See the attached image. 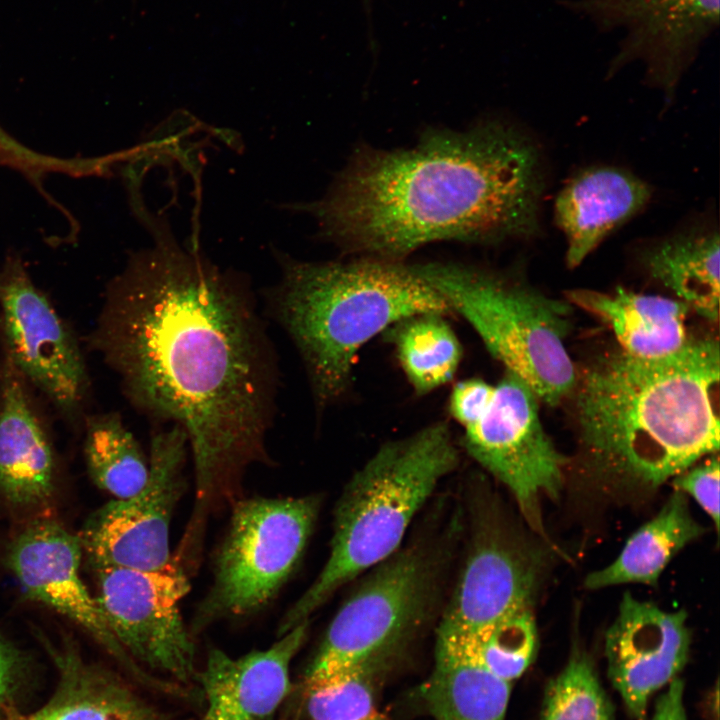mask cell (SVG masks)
Instances as JSON below:
<instances>
[{"mask_svg":"<svg viewBox=\"0 0 720 720\" xmlns=\"http://www.w3.org/2000/svg\"><path fill=\"white\" fill-rule=\"evenodd\" d=\"M153 244L110 284L96 349L131 404L187 435L196 483L188 528L232 501L252 464H272L280 372L248 281L182 246L167 219L141 209Z\"/></svg>","mask_w":720,"mask_h":720,"instance_id":"1","label":"cell"},{"mask_svg":"<svg viewBox=\"0 0 720 720\" xmlns=\"http://www.w3.org/2000/svg\"><path fill=\"white\" fill-rule=\"evenodd\" d=\"M543 168L523 131L484 120L464 132L430 130L410 149L359 147L321 200L282 207L312 214L343 251L403 261L434 241L535 236Z\"/></svg>","mask_w":720,"mask_h":720,"instance_id":"2","label":"cell"},{"mask_svg":"<svg viewBox=\"0 0 720 720\" xmlns=\"http://www.w3.org/2000/svg\"><path fill=\"white\" fill-rule=\"evenodd\" d=\"M717 338L692 337L678 351L640 358L620 348L577 372L574 415L589 468L645 490L719 449Z\"/></svg>","mask_w":720,"mask_h":720,"instance_id":"3","label":"cell"},{"mask_svg":"<svg viewBox=\"0 0 720 720\" xmlns=\"http://www.w3.org/2000/svg\"><path fill=\"white\" fill-rule=\"evenodd\" d=\"M273 251L281 276L268 289V306L295 344L320 408L346 392L356 355L374 336L413 315L451 312L403 261L316 263Z\"/></svg>","mask_w":720,"mask_h":720,"instance_id":"4","label":"cell"},{"mask_svg":"<svg viewBox=\"0 0 720 720\" xmlns=\"http://www.w3.org/2000/svg\"><path fill=\"white\" fill-rule=\"evenodd\" d=\"M458 461L444 422L383 444L346 484L334 511L326 563L283 616L279 635L307 621L338 589L400 549L414 517Z\"/></svg>","mask_w":720,"mask_h":720,"instance_id":"5","label":"cell"},{"mask_svg":"<svg viewBox=\"0 0 720 720\" xmlns=\"http://www.w3.org/2000/svg\"><path fill=\"white\" fill-rule=\"evenodd\" d=\"M477 332L489 353L554 406L571 394L577 370L565 347L571 304L518 279L451 263L414 265Z\"/></svg>","mask_w":720,"mask_h":720,"instance_id":"6","label":"cell"},{"mask_svg":"<svg viewBox=\"0 0 720 720\" xmlns=\"http://www.w3.org/2000/svg\"><path fill=\"white\" fill-rule=\"evenodd\" d=\"M233 504L212 585L194 613L193 633L253 614L276 595L303 554L320 501L316 496L257 497Z\"/></svg>","mask_w":720,"mask_h":720,"instance_id":"7","label":"cell"},{"mask_svg":"<svg viewBox=\"0 0 720 720\" xmlns=\"http://www.w3.org/2000/svg\"><path fill=\"white\" fill-rule=\"evenodd\" d=\"M439 559L424 545L398 549L368 571L331 620L306 686L360 666H382L426 620Z\"/></svg>","mask_w":720,"mask_h":720,"instance_id":"8","label":"cell"},{"mask_svg":"<svg viewBox=\"0 0 720 720\" xmlns=\"http://www.w3.org/2000/svg\"><path fill=\"white\" fill-rule=\"evenodd\" d=\"M540 400L506 371L477 422L464 428L470 456L509 489L531 528L543 535V496L556 499L564 482V457L544 430Z\"/></svg>","mask_w":720,"mask_h":720,"instance_id":"9","label":"cell"},{"mask_svg":"<svg viewBox=\"0 0 720 720\" xmlns=\"http://www.w3.org/2000/svg\"><path fill=\"white\" fill-rule=\"evenodd\" d=\"M93 567L97 604L121 646L135 661L188 683L196 671L195 647L180 612L190 590L185 564L175 555L155 570Z\"/></svg>","mask_w":720,"mask_h":720,"instance_id":"10","label":"cell"},{"mask_svg":"<svg viewBox=\"0 0 720 720\" xmlns=\"http://www.w3.org/2000/svg\"><path fill=\"white\" fill-rule=\"evenodd\" d=\"M188 452L180 426H155L144 487L130 498L108 502L84 526L80 541L93 566L155 570L170 561V525L185 489Z\"/></svg>","mask_w":720,"mask_h":720,"instance_id":"11","label":"cell"},{"mask_svg":"<svg viewBox=\"0 0 720 720\" xmlns=\"http://www.w3.org/2000/svg\"><path fill=\"white\" fill-rule=\"evenodd\" d=\"M601 31L616 32L607 73L640 64L646 81L674 93L719 26V0H563Z\"/></svg>","mask_w":720,"mask_h":720,"instance_id":"12","label":"cell"},{"mask_svg":"<svg viewBox=\"0 0 720 720\" xmlns=\"http://www.w3.org/2000/svg\"><path fill=\"white\" fill-rule=\"evenodd\" d=\"M0 311L7 358L66 416L83 401L87 376L79 347L19 258L0 269Z\"/></svg>","mask_w":720,"mask_h":720,"instance_id":"13","label":"cell"},{"mask_svg":"<svg viewBox=\"0 0 720 720\" xmlns=\"http://www.w3.org/2000/svg\"><path fill=\"white\" fill-rule=\"evenodd\" d=\"M438 632L472 639L506 616L532 607L542 560L495 520L478 518Z\"/></svg>","mask_w":720,"mask_h":720,"instance_id":"14","label":"cell"},{"mask_svg":"<svg viewBox=\"0 0 720 720\" xmlns=\"http://www.w3.org/2000/svg\"><path fill=\"white\" fill-rule=\"evenodd\" d=\"M81 546L80 539L58 523L40 520L10 543L6 560L29 598L80 625L141 684L168 693L171 683L143 670L109 629L80 578Z\"/></svg>","mask_w":720,"mask_h":720,"instance_id":"15","label":"cell"},{"mask_svg":"<svg viewBox=\"0 0 720 720\" xmlns=\"http://www.w3.org/2000/svg\"><path fill=\"white\" fill-rule=\"evenodd\" d=\"M690 643L684 610L623 595L606 632L605 656L609 679L634 719H645L651 696L683 669Z\"/></svg>","mask_w":720,"mask_h":720,"instance_id":"16","label":"cell"},{"mask_svg":"<svg viewBox=\"0 0 720 720\" xmlns=\"http://www.w3.org/2000/svg\"><path fill=\"white\" fill-rule=\"evenodd\" d=\"M308 627L309 621H304L268 649L238 658L210 649L203 670L196 674L207 701L201 720H264L271 716L290 691V664Z\"/></svg>","mask_w":720,"mask_h":720,"instance_id":"17","label":"cell"},{"mask_svg":"<svg viewBox=\"0 0 720 720\" xmlns=\"http://www.w3.org/2000/svg\"><path fill=\"white\" fill-rule=\"evenodd\" d=\"M25 382L6 357L0 368V492L13 507L30 509L51 498L55 461Z\"/></svg>","mask_w":720,"mask_h":720,"instance_id":"18","label":"cell"},{"mask_svg":"<svg viewBox=\"0 0 720 720\" xmlns=\"http://www.w3.org/2000/svg\"><path fill=\"white\" fill-rule=\"evenodd\" d=\"M651 195L646 182L615 167H592L572 177L554 205L556 224L567 243V266L581 264L605 237L637 214Z\"/></svg>","mask_w":720,"mask_h":720,"instance_id":"19","label":"cell"},{"mask_svg":"<svg viewBox=\"0 0 720 720\" xmlns=\"http://www.w3.org/2000/svg\"><path fill=\"white\" fill-rule=\"evenodd\" d=\"M45 646L59 673L55 692L38 710L22 713L13 705L0 720H167L118 675L86 662L71 640Z\"/></svg>","mask_w":720,"mask_h":720,"instance_id":"20","label":"cell"},{"mask_svg":"<svg viewBox=\"0 0 720 720\" xmlns=\"http://www.w3.org/2000/svg\"><path fill=\"white\" fill-rule=\"evenodd\" d=\"M575 304L600 319L615 335L620 349L640 358H660L681 349L689 307L675 299L616 288L612 292L574 289Z\"/></svg>","mask_w":720,"mask_h":720,"instance_id":"21","label":"cell"},{"mask_svg":"<svg viewBox=\"0 0 720 720\" xmlns=\"http://www.w3.org/2000/svg\"><path fill=\"white\" fill-rule=\"evenodd\" d=\"M510 682L488 670L464 639L437 632L435 662L420 688L435 720H504Z\"/></svg>","mask_w":720,"mask_h":720,"instance_id":"22","label":"cell"},{"mask_svg":"<svg viewBox=\"0 0 720 720\" xmlns=\"http://www.w3.org/2000/svg\"><path fill=\"white\" fill-rule=\"evenodd\" d=\"M693 517L687 496L675 490L658 513L638 528L606 567L587 575L590 590L638 583L656 585L674 556L704 533Z\"/></svg>","mask_w":720,"mask_h":720,"instance_id":"23","label":"cell"},{"mask_svg":"<svg viewBox=\"0 0 720 720\" xmlns=\"http://www.w3.org/2000/svg\"><path fill=\"white\" fill-rule=\"evenodd\" d=\"M720 240L716 231L685 232L658 241L641 253L649 276L701 317L719 316Z\"/></svg>","mask_w":720,"mask_h":720,"instance_id":"24","label":"cell"},{"mask_svg":"<svg viewBox=\"0 0 720 720\" xmlns=\"http://www.w3.org/2000/svg\"><path fill=\"white\" fill-rule=\"evenodd\" d=\"M443 316L417 314L387 329L401 368L419 395L449 382L462 358L460 342Z\"/></svg>","mask_w":720,"mask_h":720,"instance_id":"25","label":"cell"},{"mask_svg":"<svg viewBox=\"0 0 720 720\" xmlns=\"http://www.w3.org/2000/svg\"><path fill=\"white\" fill-rule=\"evenodd\" d=\"M84 450L90 477L116 499L130 498L146 484L149 463L120 415L90 417Z\"/></svg>","mask_w":720,"mask_h":720,"instance_id":"26","label":"cell"},{"mask_svg":"<svg viewBox=\"0 0 720 720\" xmlns=\"http://www.w3.org/2000/svg\"><path fill=\"white\" fill-rule=\"evenodd\" d=\"M540 720H614L592 659L577 644L565 668L545 688Z\"/></svg>","mask_w":720,"mask_h":720,"instance_id":"27","label":"cell"},{"mask_svg":"<svg viewBox=\"0 0 720 720\" xmlns=\"http://www.w3.org/2000/svg\"><path fill=\"white\" fill-rule=\"evenodd\" d=\"M466 641L493 674L508 682L517 679L537 654L538 635L532 607L506 616Z\"/></svg>","mask_w":720,"mask_h":720,"instance_id":"28","label":"cell"},{"mask_svg":"<svg viewBox=\"0 0 720 720\" xmlns=\"http://www.w3.org/2000/svg\"><path fill=\"white\" fill-rule=\"evenodd\" d=\"M379 668L354 667L306 686L311 720H366L373 710Z\"/></svg>","mask_w":720,"mask_h":720,"instance_id":"29","label":"cell"},{"mask_svg":"<svg viewBox=\"0 0 720 720\" xmlns=\"http://www.w3.org/2000/svg\"><path fill=\"white\" fill-rule=\"evenodd\" d=\"M719 473L716 453L671 479L675 490L690 496L713 520L716 531L719 530Z\"/></svg>","mask_w":720,"mask_h":720,"instance_id":"30","label":"cell"},{"mask_svg":"<svg viewBox=\"0 0 720 720\" xmlns=\"http://www.w3.org/2000/svg\"><path fill=\"white\" fill-rule=\"evenodd\" d=\"M493 393L494 385L480 378L462 380L451 391L450 414L463 428H467L484 414Z\"/></svg>","mask_w":720,"mask_h":720,"instance_id":"31","label":"cell"},{"mask_svg":"<svg viewBox=\"0 0 720 720\" xmlns=\"http://www.w3.org/2000/svg\"><path fill=\"white\" fill-rule=\"evenodd\" d=\"M0 163L22 170L33 179L54 171L57 160L38 154L16 142L0 127Z\"/></svg>","mask_w":720,"mask_h":720,"instance_id":"32","label":"cell"},{"mask_svg":"<svg viewBox=\"0 0 720 720\" xmlns=\"http://www.w3.org/2000/svg\"><path fill=\"white\" fill-rule=\"evenodd\" d=\"M24 669V657L0 634V714L15 705V697L24 679Z\"/></svg>","mask_w":720,"mask_h":720,"instance_id":"33","label":"cell"},{"mask_svg":"<svg viewBox=\"0 0 720 720\" xmlns=\"http://www.w3.org/2000/svg\"><path fill=\"white\" fill-rule=\"evenodd\" d=\"M683 693L684 682L677 676L657 699L652 720H687Z\"/></svg>","mask_w":720,"mask_h":720,"instance_id":"34","label":"cell"}]
</instances>
